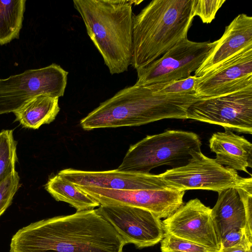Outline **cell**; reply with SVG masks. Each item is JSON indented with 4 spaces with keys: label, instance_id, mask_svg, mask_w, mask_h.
Wrapping results in <instances>:
<instances>
[{
    "label": "cell",
    "instance_id": "cell-1",
    "mask_svg": "<svg viewBox=\"0 0 252 252\" xmlns=\"http://www.w3.org/2000/svg\"><path fill=\"white\" fill-rule=\"evenodd\" d=\"M125 243L95 209L38 220L12 236L9 252H122Z\"/></svg>",
    "mask_w": 252,
    "mask_h": 252
},
{
    "label": "cell",
    "instance_id": "cell-2",
    "mask_svg": "<svg viewBox=\"0 0 252 252\" xmlns=\"http://www.w3.org/2000/svg\"><path fill=\"white\" fill-rule=\"evenodd\" d=\"M201 97L195 94H162L147 86L126 87L82 119L85 130L139 126L165 119H187L189 107Z\"/></svg>",
    "mask_w": 252,
    "mask_h": 252
},
{
    "label": "cell",
    "instance_id": "cell-3",
    "mask_svg": "<svg viewBox=\"0 0 252 252\" xmlns=\"http://www.w3.org/2000/svg\"><path fill=\"white\" fill-rule=\"evenodd\" d=\"M132 1L73 0L87 32L111 75L128 70L133 56Z\"/></svg>",
    "mask_w": 252,
    "mask_h": 252
},
{
    "label": "cell",
    "instance_id": "cell-4",
    "mask_svg": "<svg viewBox=\"0 0 252 252\" xmlns=\"http://www.w3.org/2000/svg\"><path fill=\"white\" fill-rule=\"evenodd\" d=\"M193 6V0H153L134 15L131 65L144 67L187 38Z\"/></svg>",
    "mask_w": 252,
    "mask_h": 252
},
{
    "label": "cell",
    "instance_id": "cell-5",
    "mask_svg": "<svg viewBox=\"0 0 252 252\" xmlns=\"http://www.w3.org/2000/svg\"><path fill=\"white\" fill-rule=\"evenodd\" d=\"M201 146L199 136L192 132L168 130L147 135L129 147L117 169L149 174L163 165L180 167L189 162L192 153L201 151Z\"/></svg>",
    "mask_w": 252,
    "mask_h": 252
},
{
    "label": "cell",
    "instance_id": "cell-6",
    "mask_svg": "<svg viewBox=\"0 0 252 252\" xmlns=\"http://www.w3.org/2000/svg\"><path fill=\"white\" fill-rule=\"evenodd\" d=\"M68 74L60 65L52 63L0 79V114L13 113L39 95L63 96Z\"/></svg>",
    "mask_w": 252,
    "mask_h": 252
},
{
    "label": "cell",
    "instance_id": "cell-7",
    "mask_svg": "<svg viewBox=\"0 0 252 252\" xmlns=\"http://www.w3.org/2000/svg\"><path fill=\"white\" fill-rule=\"evenodd\" d=\"M214 42H196L186 38L176 44L160 58L136 70L135 85L155 91L172 82L189 77L207 57Z\"/></svg>",
    "mask_w": 252,
    "mask_h": 252
},
{
    "label": "cell",
    "instance_id": "cell-8",
    "mask_svg": "<svg viewBox=\"0 0 252 252\" xmlns=\"http://www.w3.org/2000/svg\"><path fill=\"white\" fill-rule=\"evenodd\" d=\"M252 133V87L229 94L201 98L188 109L187 119Z\"/></svg>",
    "mask_w": 252,
    "mask_h": 252
},
{
    "label": "cell",
    "instance_id": "cell-9",
    "mask_svg": "<svg viewBox=\"0 0 252 252\" xmlns=\"http://www.w3.org/2000/svg\"><path fill=\"white\" fill-rule=\"evenodd\" d=\"M160 174L169 184L184 191L200 189L218 192L237 186L245 179L237 171L219 164L201 151L192 153L191 158L185 165Z\"/></svg>",
    "mask_w": 252,
    "mask_h": 252
},
{
    "label": "cell",
    "instance_id": "cell-10",
    "mask_svg": "<svg viewBox=\"0 0 252 252\" xmlns=\"http://www.w3.org/2000/svg\"><path fill=\"white\" fill-rule=\"evenodd\" d=\"M114 228L125 244L138 249L161 241L164 232L162 221L148 210L126 205H102L95 209Z\"/></svg>",
    "mask_w": 252,
    "mask_h": 252
},
{
    "label": "cell",
    "instance_id": "cell-11",
    "mask_svg": "<svg viewBox=\"0 0 252 252\" xmlns=\"http://www.w3.org/2000/svg\"><path fill=\"white\" fill-rule=\"evenodd\" d=\"M76 186L100 205L138 207L149 211L160 219L168 218L184 204L185 191L176 189L118 190Z\"/></svg>",
    "mask_w": 252,
    "mask_h": 252
},
{
    "label": "cell",
    "instance_id": "cell-12",
    "mask_svg": "<svg viewBox=\"0 0 252 252\" xmlns=\"http://www.w3.org/2000/svg\"><path fill=\"white\" fill-rule=\"evenodd\" d=\"M162 223L164 233L221 250V239L212 217V209L198 198L188 201Z\"/></svg>",
    "mask_w": 252,
    "mask_h": 252
},
{
    "label": "cell",
    "instance_id": "cell-13",
    "mask_svg": "<svg viewBox=\"0 0 252 252\" xmlns=\"http://www.w3.org/2000/svg\"><path fill=\"white\" fill-rule=\"evenodd\" d=\"M252 87V46L198 77L195 94L201 98L218 96Z\"/></svg>",
    "mask_w": 252,
    "mask_h": 252
},
{
    "label": "cell",
    "instance_id": "cell-14",
    "mask_svg": "<svg viewBox=\"0 0 252 252\" xmlns=\"http://www.w3.org/2000/svg\"><path fill=\"white\" fill-rule=\"evenodd\" d=\"M212 217L220 239L234 229H244L252 239V178L220 191Z\"/></svg>",
    "mask_w": 252,
    "mask_h": 252
},
{
    "label": "cell",
    "instance_id": "cell-15",
    "mask_svg": "<svg viewBox=\"0 0 252 252\" xmlns=\"http://www.w3.org/2000/svg\"><path fill=\"white\" fill-rule=\"evenodd\" d=\"M58 174L75 185L82 187L118 190L176 189L165 182L160 174L137 173L117 169L92 171L68 168Z\"/></svg>",
    "mask_w": 252,
    "mask_h": 252
},
{
    "label": "cell",
    "instance_id": "cell-16",
    "mask_svg": "<svg viewBox=\"0 0 252 252\" xmlns=\"http://www.w3.org/2000/svg\"><path fill=\"white\" fill-rule=\"evenodd\" d=\"M213 42L214 45L209 54L194 72L196 77L202 76L239 51L252 46V17L239 14L226 26L221 37Z\"/></svg>",
    "mask_w": 252,
    "mask_h": 252
},
{
    "label": "cell",
    "instance_id": "cell-17",
    "mask_svg": "<svg viewBox=\"0 0 252 252\" xmlns=\"http://www.w3.org/2000/svg\"><path fill=\"white\" fill-rule=\"evenodd\" d=\"M209 146L216 154L215 160L217 163L252 176L247 168H252V144L245 137L225 129L213 134Z\"/></svg>",
    "mask_w": 252,
    "mask_h": 252
},
{
    "label": "cell",
    "instance_id": "cell-18",
    "mask_svg": "<svg viewBox=\"0 0 252 252\" xmlns=\"http://www.w3.org/2000/svg\"><path fill=\"white\" fill-rule=\"evenodd\" d=\"M60 110L59 98L41 94L31 99L13 113L15 121L23 127L36 129L54 121Z\"/></svg>",
    "mask_w": 252,
    "mask_h": 252
},
{
    "label": "cell",
    "instance_id": "cell-19",
    "mask_svg": "<svg viewBox=\"0 0 252 252\" xmlns=\"http://www.w3.org/2000/svg\"><path fill=\"white\" fill-rule=\"evenodd\" d=\"M45 189L56 200L68 203L77 211L94 209L100 205L72 183L58 174L49 179Z\"/></svg>",
    "mask_w": 252,
    "mask_h": 252
},
{
    "label": "cell",
    "instance_id": "cell-20",
    "mask_svg": "<svg viewBox=\"0 0 252 252\" xmlns=\"http://www.w3.org/2000/svg\"><path fill=\"white\" fill-rule=\"evenodd\" d=\"M26 1V0H0V45L19 38Z\"/></svg>",
    "mask_w": 252,
    "mask_h": 252
},
{
    "label": "cell",
    "instance_id": "cell-21",
    "mask_svg": "<svg viewBox=\"0 0 252 252\" xmlns=\"http://www.w3.org/2000/svg\"><path fill=\"white\" fill-rule=\"evenodd\" d=\"M17 143L13 130L0 131V181L16 170Z\"/></svg>",
    "mask_w": 252,
    "mask_h": 252
},
{
    "label": "cell",
    "instance_id": "cell-22",
    "mask_svg": "<svg viewBox=\"0 0 252 252\" xmlns=\"http://www.w3.org/2000/svg\"><path fill=\"white\" fill-rule=\"evenodd\" d=\"M160 242L161 252H220L192 242L164 233Z\"/></svg>",
    "mask_w": 252,
    "mask_h": 252
},
{
    "label": "cell",
    "instance_id": "cell-23",
    "mask_svg": "<svg viewBox=\"0 0 252 252\" xmlns=\"http://www.w3.org/2000/svg\"><path fill=\"white\" fill-rule=\"evenodd\" d=\"M20 179L15 170L0 181V217L11 204L14 195L20 188Z\"/></svg>",
    "mask_w": 252,
    "mask_h": 252
},
{
    "label": "cell",
    "instance_id": "cell-24",
    "mask_svg": "<svg viewBox=\"0 0 252 252\" xmlns=\"http://www.w3.org/2000/svg\"><path fill=\"white\" fill-rule=\"evenodd\" d=\"M225 0H193L194 16H198L202 22L210 23Z\"/></svg>",
    "mask_w": 252,
    "mask_h": 252
},
{
    "label": "cell",
    "instance_id": "cell-25",
    "mask_svg": "<svg viewBox=\"0 0 252 252\" xmlns=\"http://www.w3.org/2000/svg\"><path fill=\"white\" fill-rule=\"evenodd\" d=\"M198 80V77L190 75L186 79L170 83L154 91L162 94H195Z\"/></svg>",
    "mask_w": 252,
    "mask_h": 252
},
{
    "label": "cell",
    "instance_id": "cell-26",
    "mask_svg": "<svg viewBox=\"0 0 252 252\" xmlns=\"http://www.w3.org/2000/svg\"><path fill=\"white\" fill-rule=\"evenodd\" d=\"M237 246L252 248V239L249 238L244 229H233L221 239V249Z\"/></svg>",
    "mask_w": 252,
    "mask_h": 252
},
{
    "label": "cell",
    "instance_id": "cell-27",
    "mask_svg": "<svg viewBox=\"0 0 252 252\" xmlns=\"http://www.w3.org/2000/svg\"><path fill=\"white\" fill-rule=\"evenodd\" d=\"M252 248L242 246H237L232 247L222 248L220 252H252Z\"/></svg>",
    "mask_w": 252,
    "mask_h": 252
}]
</instances>
